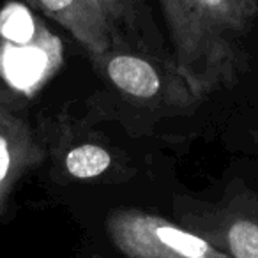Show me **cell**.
<instances>
[{
    "mask_svg": "<svg viewBox=\"0 0 258 258\" xmlns=\"http://www.w3.org/2000/svg\"><path fill=\"white\" fill-rule=\"evenodd\" d=\"M62 51L58 39L22 6L0 13V76L23 94H32L55 75Z\"/></svg>",
    "mask_w": 258,
    "mask_h": 258,
    "instance_id": "obj_2",
    "label": "cell"
},
{
    "mask_svg": "<svg viewBox=\"0 0 258 258\" xmlns=\"http://www.w3.org/2000/svg\"><path fill=\"white\" fill-rule=\"evenodd\" d=\"M175 69L198 101L247 71L258 0H158Z\"/></svg>",
    "mask_w": 258,
    "mask_h": 258,
    "instance_id": "obj_1",
    "label": "cell"
},
{
    "mask_svg": "<svg viewBox=\"0 0 258 258\" xmlns=\"http://www.w3.org/2000/svg\"><path fill=\"white\" fill-rule=\"evenodd\" d=\"M64 166L75 179H96L111 166V154L101 145L82 144L66 152Z\"/></svg>",
    "mask_w": 258,
    "mask_h": 258,
    "instance_id": "obj_9",
    "label": "cell"
},
{
    "mask_svg": "<svg viewBox=\"0 0 258 258\" xmlns=\"http://www.w3.org/2000/svg\"><path fill=\"white\" fill-rule=\"evenodd\" d=\"M92 258H104V256H99V254H96V256H92Z\"/></svg>",
    "mask_w": 258,
    "mask_h": 258,
    "instance_id": "obj_10",
    "label": "cell"
},
{
    "mask_svg": "<svg viewBox=\"0 0 258 258\" xmlns=\"http://www.w3.org/2000/svg\"><path fill=\"white\" fill-rule=\"evenodd\" d=\"M25 2L68 30L73 39L92 58V62L104 57L111 50L125 48L113 27L92 0H25Z\"/></svg>",
    "mask_w": 258,
    "mask_h": 258,
    "instance_id": "obj_6",
    "label": "cell"
},
{
    "mask_svg": "<svg viewBox=\"0 0 258 258\" xmlns=\"http://www.w3.org/2000/svg\"><path fill=\"white\" fill-rule=\"evenodd\" d=\"M184 221L230 258H258V195L247 187H230L218 204H191Z\"/></svg>",
    "mask_w": 258,
    "mask_h": 258,
    "instance_id": "obj_4",
    "label": "cell"
},
{
    "mask_svg": "<svg viewBox=\"0 0 258 258\" xmlns=\"http://www.w3.org/2000/svg\"><path fill=\"white\" fill-rule=\"evenodd\" d=\"M94 64L118 92L131 99L182 110L200 103L175 69L145 53L118 48Z\"/></svg>",
    "mask_w": 258,
    "mask_h": 258,
    "instance_id": "obj_5",
    "label": "cell"
},
{
    "mask_svg": "<svg viewBox=\"0 0 258 258\" xmlns=\"http://www.w3.org/2000/svg\"><path fill=\"white\" fill-rule=\"evenodd\" d=\"M106 232L127 258H230L189 228L138 209L113 211Z\"/></svg>",
    "mask_w": 258,
    "mask_h": 258,
    "instance_id": "obj_3",
    "label": "cell"
},
{
    "mask_svg": "<svg viewBox=\"0 0 258 258\" xmlns=\"http://www.w3.org/2000/svg\"><path fill=\"white\" fill-rule=\"evenodd\" d=\"M110 22L127 50L145 53L166 68L175 69L172 51L166 50L152 20L147 0H92ZM177 71V69H175Z\"/></svg>",
    "mask_w": 258,
    "mask_h": 258,
    "instance_id": "obj_7",
    "label": "cell"
},
{
    "mask_svg": "<svg viewBox=\"0 0 258 258\" xmlns=\"http://www.w3.org/2000/svg\"><path fill=\"white\" fill-rule=\"evenodd\" d=\"M39 159L41 149L25 122L0 108V214L16 182Z\"/></svg>",
    "mask_w": 258,
    "mask_h": 258,
    "instance_id": "obj_8",
    "label": "cell"
}]
</instances>
